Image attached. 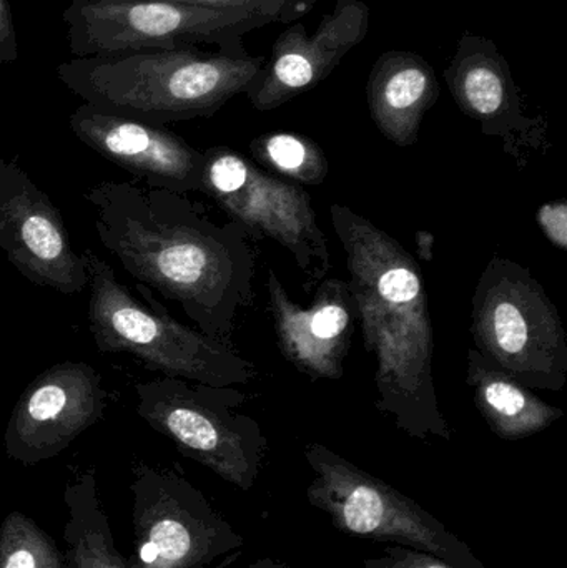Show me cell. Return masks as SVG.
Segmentation results:
<instances>
[{"label":"cell","instance_id":"1","mask_svg":"<svg viewBox=\"0 0 567 568\" xmlns=\"http://www.w3.org/2000/svg\"><path fill=\"white\" fill-rule=\"evenodd\" d=\"M107 252L142 286L176 301L202 333L230 344L253 301L255 255L239 223L213 222L202 203L133 182L83 193Z\"/></svg>","mask_w":567,"mask_h":568},{"label":"cell","instance_id":"2","mask_svg":"<svg viewBox=\"0 0 567 568\" xmlns=\"http://www.w3.org/2000/svg\"><path fill=\"white\" fill-rule=\"evenodd\" d=\"M330 215L346 253V283L363 341L376 361V409L415 439H452L436 394L435 329L418 263L402 243L348 206L332 205Z\"/></svg>","mask_w":567,"mask_h":568},{"label":"cell","instance_id":"3","mask_svg":"<svg viewBox=\"0 0 567 568\" xmlns=\"http://www.w3.org/2000/svg\"><path fill=\"white\" fill-rule=\"evenodd\" d=\"M265 62L183 47L75 57L57 67V77L83 103L165 126L215 115L255 87Z\"/></svg>","mask_w":567,"mask_h":568},{"label":"cell","instance_id":"4","mask_svg":"<svg viewBox=\"0 0 567 568\" xmlns=\"http://www.w3.org/2000/svg\"><path fill=\"white\" fill-rule=\"evenodd\" d=\"M82 256L89 273V331L100 353L132 354L153 373L209 386L252 383L255 366L232 344L179 323L156 303L145 306L92 250Z\"/></svg>","mask_w":567,"mask_h":568},{"label":"cell","instance_id":"5","mask_svg":"<svg viewBox=\"0 0 567 568\" xmlns=\"http://www.w3.org/2000/svg\"><path fill=\"white\" fill-rule=\"evenodd\" d=\"M475 349L533 390L565 389L567 336L558 307L525 266L495 256L472 300Z\"/></svg>","mask_w":567,"mask_h":568},{"label":"cell","instance_id":"6","mask_svg":"<svg viewBox=\"0 0 567 568\" xmlns=\"http://www.w3.org/2000/svg\"><path fill=\"white\" fill-rule=\"evenodd\" d=\"M135 394L140 419L179 453L239 489L255 486L269 440L253 417L236 410L246 400L242 390L162 376L135 384Z\"/></svg>","mask_w":567,"mask_h":568},{"label":"cell","instance_id":"7","mask_svg":"<svg viewBox=\"0 0 567 568\" xmlns=\"http://www.w3.org/2000/svg\"><path fill=\"white\" fill-rule=\"evenodd\" d=\"M313 470L308 503L342 534L433 554L458 568H488L418 503L323 444L305 447Z\"/></svg>","mask_w":567,"mask_h":568},{"label":"cell","instance_id":"8","mask_svg":"<svg viewBox=\"0 0 567 568\" xmlns=\"http://www.w3.org/2000/svg\"><path fill=\"white\" fill-rule=\"evenodd\" d=\"M62 19L75 57L199 45L249 57L243 37L270 26L269 20L252 13L165 0H72Z\"/></svg>","mask_w":567,"mask_h":568},{"label":"cell","instance_id":"9","mask_svg":"<svg viewBox=\"0 0 567 568\" xmlns=\"http://www.w3.org/2000/svg\"><path fill=\"white\" fill-rule=\"evenodd\" d=\"M132 568H225L243 537L180 470L136 463L132 467Z\"/></svg>","mask_w":567,"mask_h":568},{"label":"cell","instance_id":"10","mask_svg":"<svg viewBox=\"0 0 567 568\" xmlns=\"http://www.w3.org/2000/svg\"><path fill=\"white\" fill-rule=\"evenodd\" d=\"M246 235L288 250L313 293L332 270L328 243L302 185L276 179L229 146L203 152L202 189Z\"/></svg>","mask_w":567,"mask_h":568},{"label":"cell","instance_id":"11","mask_svg":"<svg viewBox=\"0 0 567 568\" xmlns=\"http://www.w3.org/2000/svg\"><path fill=\"white\" fill-rule=\"evenodd\" d=\"M107 407L109 393L99 371L73 361L53 364L13 407L3 434L7 457L27 467L53 459L95 426Z\"/></svg>","mask_w":567,"mask_h":568},{"label":"cell","instance_id":"12","mask_svg":"<svg viewBox=\"0 0 567 568\" xmlns=\"http://www.w3.org/2000/svg\"><path fill=\"white\" fill-rule=\"evenodd\" d=\"M0 250L36 286L72 296L89 287L85 260L75 253L59 209L26 170L0 156Z\"/></svg>","mask_w":567,"mask_h":568},{"label":"cell","instance_id":"13","mask_svg":"<svg viewBox=\"0 0 567 568\" xmlns=\"http://www.w3.org/2000/svg\"><path fill=\"white\" fill-rule=\"evenodd\" d=\"M73 135L153 189L189 195L202 189L203 152L163 125L83 103L69 116Z\"/></svg>","mask_w":567,"mask_h":568},{"label":"cell","instance_id":"14","mask_svg":"<svg viewBox=\"0 0 567 568\" xmlns=\"http://www.w3.org/2000/svg\"><path fill=\"white\" fill-rule=\"evenodd\" d=\"M369 9L362 0H336L308 36L303 23L280 33L262 75L249 95L259 112H270L313 89L365 40Z\"/></svg>","mask_w":567,"mask_h":568},{"label":"cell","instance_id":"15","mask_svg":"<svg viewBox=\"0 0 567 568\" xmlns=\"http://www.w3.org/2000/svg\"><path fill=\"white\" fill-rule=\"evenodd\" d=\"M266 290L276 341L285 359L310 379H342L356 321L348 283L323 280L308 307L290 297L273 270Z\"/></svg>","mask_w":567,"mask_h":568},{"label":"cell","instance_id":"16","mask_svg":"<svg viewBox=\"0 0 567 568\" xmlns=\"http://www.w3.org/2000/svg\"><path fill=\"white\" fill-rule=\"evenodd\" d=\"M445 79L456 105L479 123L485 135L503 139L512 153L538 146L541 122L526 115L508 62L492 39L463 36Z\"/></svg>","mask_w":567,"mask_h":568},{"label":"cell","instance_id":"17","mask_svg":"<svg viewBox=\"0 0 567 568\" xmlns=\"http://www.w3.org/2000/svg\"><path fill=\"white\" fill-rule=\"evenodd\" d=\"M439 82L418 53L389 50L376 60L366 85L369 115L376 129L395 145H415L423 119L438 102Z\"/></svg>","mask_w":567,"mask_h":568},{"label":"cell","instance_id":"18","mask_svg":"<svg viewBox=\"0 0 567 568\" xmlns=\"http://www.w3.org/2000/svg\"><path fill=\"white\" fill-rule=\"evenodd\" d=\"M466 383L476 407L489 429L503 440L536 436L565 416V410L543 400L512 374L483 357L475 347L468 351Z\"/></svg>","mask_w":567,"mask_h":568},{"label":"cell","instance_id":"19","mask_svg":"<svg viewBox=\"0 0 567 568\" xmlns=\"http://www.w3.org/2000/svg\"><path fill=\"white\" fill-rule=\"evenodd\" d=\"M67 568H132L117 550L109 517L103 510L95 470L75 474L63 490Z\"/></svg>","mask_w":567,"mask_h":568},{"label":"cell","instance_id":"20","mask_svg":"<svg viewBox=\"0 0 567 568\" xmlns=\"http://www.w3.org/2000/svg\"><path fill=\"white\" fill-rule=\"evenodd\" d=\"M250 153L260 169L295 185H322L328 175V160L318 143L292 132L256 136Z\"/></svg>","mask_w":567,"mask_h":568},{"label":"cell","instance_id":"21","mask_svg":"<svg viewBox=\"0 0 567 568\" xmlns=\"http://www.w3.org/2000/svg\"><path fill=\"white\" fill-rule=\"evenodd\" d=\"M0 568H67V564L49 534L16 510L0 526Z\"/></svg>","mask_w":567,"mask_h":568},{"label":"cell","instance_id":"22","mask_svg":"<svg viewBox=\"0 0 567 568\" xmlns=\"http://www.w3.org/2000/svg\"><path fill=\"white\" fill-rule=\"evenodd\" d=\"M165 2L206 7V9L235 10V12L262 17L270 23H290L302 19L320 0H165Z\"/></svg>","mask_w":567,"mask_h":568},{"label":"cell","instance_id":"23","mask_svg":"<svg viewBox=\"0 0 567 568\" xmlns=\"http://www.w3.org/2000/svg\"><path fill=\"white\" fill-rule=\"evenodd\" d=\"M366 568H458L433 554L403 546H386L382 557L363 560Z\"/></svg>","mask_w":567,"mask_h":568},{"label":"cell","instance_id":"24","mask_svg":"<svg viewBox=\"0 0 567 568\" xmlns=\"http://www.w3.org/2000/svg\"><path fill=\"white\" fill-rule=\"evenodd\" d=\"M536 223L543 235L548 239L555 248L566 252L567 250V202L566 200H556V202L545 203L536 212Z\"/></svg>","mask_w":567,"mask_h":568},{"label":"cell","instance_id":"25","mask_svg":"<svg viewBox=\"0 0 567 568\" xmlns=\"http://www.w3.org/2000/svg\"><path fill=\"white\" fill-rule=\"evenodd\" d=\"M19 60V37L9 0H0V65Z\"/></svg>","mask_w":567,"mask_h":568},{"label":"cell","instance_id":"26","mask_svg":"<svg viewBox=\"0 0 567 568\" xmlns=\"http://www.w3.org/2000/svg\"><path fill=\"white\" fill-rule=\"evenodd\" d=\"M245 568H292L286 566V564L279 562V560L270 559V557H265V559L256 560L255 564Z\"/></svg>","mask_w":567,"mask_h":568}]
</instances>
